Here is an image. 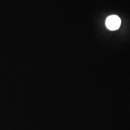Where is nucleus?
Returning a JSON list of instances; mask_svg holds the SVG:
<instances>
[{"label":"nucleus","mask_w":130,"mask_h":130,"mask_svg":"<svg viewBox=\"0 0 130 130\" xmlns=\"http://www.w3.org/2000/svg\"><path fill=\"white\" fill-rule=\"evenodd\" d=\"M121 24V20L119 16L111 15L108 16L105 21L107 28L111 31H115L119 28Z\"/></svg>","instance_id":"f257e3e1"}]
</instances>
